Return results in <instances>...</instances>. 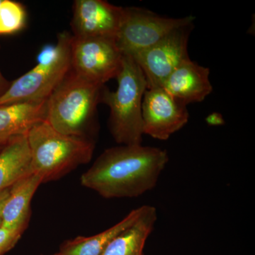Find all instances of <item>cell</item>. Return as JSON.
<instances>
[{
    "label": "cell",
    "mask_w": 255,
    "mask_h": 255,
    "mask_svg": "<svg viewBox=\"0 0 255 255\" xmlns=\"http://www.w3.org/2000/svg\"><path fill=\"white\" fill-rule=\"evenodd\" d=\"M29 174L31 153L27 135L14 137L0 150V193Z\"/></svg>",
    "instance_id": "obj_15"
},
{
    "label": "cell",
    "mask_w": 255,
    "mask_h": 255,
    "mask_svg": "<svg viewBox=\"0 0 255 255\" xmlns=\"http://www.w3.org/2000/svg\"><path fill=\"white\" fill-rule=\"evenodd\" d=\"M123 57L116 38L72 36V71L97 85L117 78Z\"/></svg>",
    "instance_id": "obj_6"
},
{
    "label": "cell",
    "mask_w": 255,
    "mask_h": 255,
    "mask_svg": "<svg viewBox=\"0 0 255 255\" xmlns=\"http://www.w3.org/2000/svg\"><path fill=\"white\" fill-rule=\"evenodd\" d=\"M187 106L162 87L147 89L142 103L143 135L157 140H168L188 123Z\"/></svg>",
    "instance_id": "obj_9"
},
{
    "label": "cell",
    "mask_w": 255,
    "mask_h": 255,
    "mask_svg": "<svg viewBox=\"0 0 255 255\" xmlns=\"http://www.w3.org/2000/svg\"><path fill=\"white\" fill-rule=\"evenodd\" d=\"M72 35L59 33L55 45L46 44L37 55V64L10 83L0 96L1 106L46 101L71 69Z\"/></svg>",
    "instance_id": "obj_5"
},
{
    "label": "cell",
    "mask_w": 255,
    "mask_h": 255,
    "mask_svg": "<svg viewBox=\"0 0 255 255\" xmlns=\"http://www.w3.org/2000/svg\"><path fill=\"white\" fill-rule=\"evenodd\" d=\"M195 18H167L141 8H125V16L117 37L123 55L135 56L177 28L194 23Z\"/></svg>",
    "instance_id": "obj_7"
},
{
    "label": "cell",
    "mask_w": 255,
    "mask_h": 255,
    "mask_svg": "<svg viewBox=\"0 0 255 255\" xmlns=\"http://www.w3.org/2000/svg\"><path fill=\"white\" fill-rule=\"evenodd\" d=\"M210 70L189 58L164 82L162 88L186 105L205 100L213 91Z\"/></svg>",
    "instance_id": "obj_11"
},
{
    "label": "cell",
    "mask_w": 255,
    "mask_h": 255,
    "mask_svg": "<svg viewBox=\"0 0 255 255\" xmlns=\"http://www.w3.org/2000/svg\"><path fill=\"white\" fill-rule=\"evenodd\" d=\"M62 255L61 254H60L59 253H57V254H55V255Z\"/></svg>",
    "instance_id": "obj_23"
},
{
    "label": "cell",
    "mask_w": 255,
    "mask_h": 255,
    "mask_svg": "<svg viewBox=\"0 0 255 255\" xmlns=\"http://www.w3.org/2000/svg\"><path fill=\"white\" fill-rule=\"evenodd\" d=\"M46 101L1 106L0 145L14 137L27 135L36 124L46 120Z\"/></svg>",
    "instance_id": "obj_13"
},
{
    "label": "cell",
    "mask_w": 255,
    "mask_h": 255,
    "mask_svg": "<svg viewBox=\"0 0 255 255\" xmlns=\"http://www.w3.org/2000/svg\"><path fill=\"white\" fill-rule=\"evenodd\" d=\"M25 231L0 226V255L11 251L19 241Z\"/></svg>",
    "instance_id": "obj_18"
},
{
    "label": "cell",
    "mask_w": 255,
    "mask_h": 255,
    "mask_svg": "<svg viewBox=\"0 0 255 255\" xmlns=\"http://www.w3.org/2000/svg\"><path fill=\"white\" fill-rule=\"evenodd\" d=\"M41 184V178L31 173L10 188L1 212V226L26 231L31 218L32 199Z\"/></svg>",
    "instance_id": "obj_12"
},
{
    "label": "cell",
    "mask_w": 255,
    "mask_h": 255,
    "mask_svg": "<svg viewBox=\"0 0 255 255\" xmlns=\"http://www.w3.org/2000/svg\"><path fill=\"white\" fill-rule=\"evenodd\" d=\"M10 83L6 81L3 76L2 74L1 73V71H0V96L2 95L3 93L5 91H6V89L9 87Z\"/></svg>",
    "instance_id": "obj_21"
},
{
    "label": "cell",
    "mask_w": 255,
    "mask_h": 255,
    "mask_svg": "<svg viewBox=\"0 0 255 255\" xmlns=\"http://www.w3.org/2000/svg\"><path fill=\"white\" fill-rule=\"evenodd\" d=\"M206 123L210 124V125L216 126L221 125L224 124V119H223V116L221 114L214 112L208 116L206 119Z\"/></svg>",
    "instance_id": "obj_19"
},
{
    "label": "cell",
    "mask_w": 255,
    "mask_h": 255,
    "mask_svg": "<svg viewBox=\"0 0 255 255\" xmlns=\"http://www.w3.org/2000/svg\"><path fill=\"white\" fill-rule=\"evenodd\" d=\"M9 189L0 193V226H1V212H2L3 206H4L5 201L7 199L8 196H9Z\"/></svg>",
    "instance_id": "obj_20"
},
{
    "label": "cell",
    "mask_w": 255,
    "mask_h": 255,
    "mask_svg": "<svg viewBox=\"0 0 255 255\" xmlns=\"http://www.w3.org/2000/svg\"><path fill=\"white\" fill-rule=\"evenodd\" d=\"M194 23L177 28L138 54L132 57L141 69L147 89L162 87L169 75L189 60L188 41Z\"/></svg>",
    "instance_id": "obj_8"
},
{
    "label": "cell",
    "mask_w": 255,
    "mask_h": 255,
    "mask_svg": "<svg viewBox=\"0 0 255 255\" xmlns=\"http://www.w3.org/2000/svg\"><path fill=\"white\" fill-rule=\"evenodd\" d=\"M31 173L43 183L58 180L82 164L90 162L95 143L85 137L61 133L47 121L36 124L27 133Z\"/></svg>",
    "instance_id": "obj_2"
},
{
    "label": "cell",
    "mask_w": 255,
    "mask_h": 255,
    "mask_svg": "<svg viewBox=\"0 0 255 255\" xmlns=\"http://www.w3.org/2000/svg\"><path fill=\"white\" fill-rule=\"evenodd\" d=\"M6 144V143H5ZM5 144H1V145H0V150H1V149H2V147H4V145H5Z\"/></svg>",
    "instance_id": "obj_22"
},
{
    "label": "cell",
    "mask_w": 255,
    "mask_h": 255,
    "mask_svg": "<svg viewBox=\"0 0 255 255\" xmlns=\"http://www.w3.org/2000/svg\"><path fill=\"white\" fill-rule=\"evenodd\" d=\"M125 8L103 0H76L72 27L75 37H107L117 39Z\"/></svg>",
    "instance_id": "obj_10"
},
{
    "label": "cell",
    "mask_w": 255,
    "mask_h": 255,
    "mask_svg": "<svg viewBox=\"0 0 255 255\" xmlns=\"http://www.w3.org/2000/svg\"><path fill=\"white\" fill-rule=\"evenodd\" d=\"M105 85L69 72L46 101V121L61 133L85 137Z\"/></svg>",
    "instance_id": "obj_4"
},
{
    "label": "cell",
    "mask_w": 255,
    "mask_h": 255,
    "mask_svg": "<svg viewBox=\"0 0 255 255\" xmlns=\"http://www.w3.org/2000/svg\"><path fill=\"white\" fill-rule=\"evenodd\" d=\"M0 2H1V0H0Z\"/></svg>",
    "instance_id": "obj_24"
},
{
    "label": "cell",
    "mask_w": 255,
    "mask_h": 255,
    "mask_svg": "<svg viewBox=\"0 0 255 255\" xmlns=\"http://www.w3.org/2000/svg\"><path fill=\"white\" fill-rule=\"evenodd\" d=\"M142 206L132 210L122 221L108 229L90 237L79 236L64 242L60 247L62 255H101L109 244L121 233L131 226L141 214Z\"/></svg>",
    "instance_id": "obj_16"
},
{
    "label": "cell",
    "mask_w": 255,
    "mask_h": 255,
    "mask_svg": "<svg viewBox=\"0 0 255 255\" xmlns=\"http://www.w3.org/2000/svg\"><path fill=\"white\" fill-rule=\"evenodd\" d=\"M168 162L163 149L121 145L104 151L80 182L105 199L139 197L156 187Z\"/></svg>",
    "instance_id": "obj_1"
},
{
    "label": "cell",
    "mask_w": 255,
    "mask_h": 255,
    "mask_svg": "<svg viewBox=\"0 0 255 255\" xmlns=\"http://www.w3.org/2000/svg\"><path fill=\"white\" fill-rule=\"evenodd\" d=\"M115 92L103 87L100 102L110 109V130L120 145L141 144L142 103L147 82L141 69L132 57L124 55L122 68L117 77Z\"/></svg>",
    "instance_id": "obj_3"
},
{
    "label": "cell",
    "mask_w": 255,
    "mask_h": 255,
    "mask_svg": "<svg viewBox=\"0 0 255 255\" xmlns=\"http://www.w3.org/2000/svg\"><path fill=\"white\" fill-rule=\"evenodd\" d=\"M157 219L155 207L142 206L138 219L114 238L101 255H143L146 241L153 231Z\"/></svg>",
    "instance_id": "obj_14"
},
{
    "label": "cell",
    "mask_w": 255,
    "mask_h": 255,
    "mask_svg": "<svg viewBox=\"0 0 255 255\" xmlns=\"http://www.w3.org/2000/svg\"><path fill=\"white\" fill-rule=\"evenodd\" d=\"M26 11L18 1L1 0L0 2V36L18 33L26 26Z\"/></svg>",
    "instance_id": "obj_17"
}]
</instances>
